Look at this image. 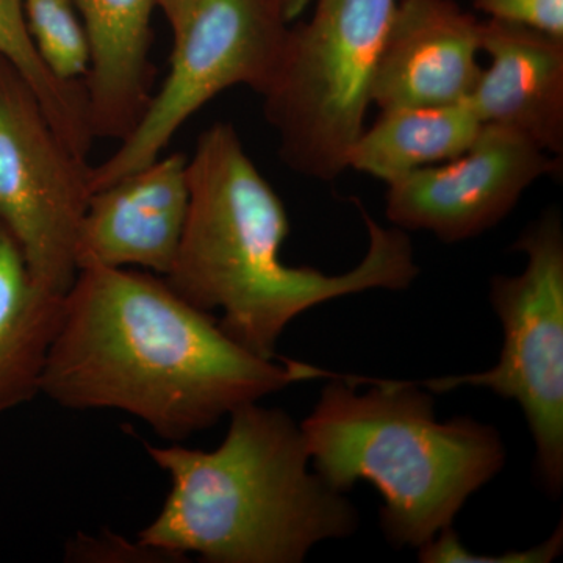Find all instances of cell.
Here are the masks:
<instances>
[{"mask_svg":"<svg viewBox=\"0 0 563 563\" xmlns=\"http://www.w3.org/2000/svg\"><path fill=\"white\" fill-rule=\"evenodd\" d=\"M332 374L252 354L165 279L91 266L66 292L41 393L66 409L122 410L180 442L244 404Z\"/></svg>","mask_w":563,"mask_h":563,"instance_id":"obj_1","label":"cell"},{"mask_svg":"<svg viewBox=\"0 0 563 563\" xmlns=\"http://www.w3.org/2000/svg\"><path fill=\"white\" fill-rule=\"evenodd\" d=\"M187 177V221L165 280L203 312L221 310L222 331L258 357L276 358L282 333L307 310L357 292L406 290L420 274L407 232L383 228L361 202L368 250L357 266L331 276L285 265L287 210L229 122L199 136Z\"/></svg>","mask_w":563,"mask_h":563,"instance_id":"obj_2","label":"cell"},{"mask_svg":"<svg viewBox=\"0 0 563 563\" xmlns=\"http://www.w3.org/2000/svg\"><path fill=\"white\" fill-rule=\"evenodd\" d=\"M229 418L214 451L146 443L172 490L140 543L209 563H299L317 544L355 532L354 504L310 470L290 415L250 402Z\"/></svg>","mask_w":563,"mask_h":563,"instance_id":"obj_3","label":"cell"},{"mask_svg":"<svg viewBox=\"0 0 563 563\" xmlns=\"http://www.w3.org/2000/svg\"><path fill=\"white\" fill-rule=\"evenodd\" d=\"M301 422L312 468L335 490L373 484L380 528L395 548H420L453 526L470 498L504 468L506 446L490 424L439 421L432 391L417 383L332 374Z\"/></svg>","mask_w":563,"mask_h":563,"instance_id":"obj_4","label":"cell"},{"mask_svg":"<svg viewBox=\"0 0 563 563\" xmlns=\"http://www.w3.org/2000/svg\"><path fill=\"white\" fill-rule=\"evenodd\" d=\"M290 27L263 111L291 172L320 181L350 169L365 131L374 74L398 0H313Z\"/></svg>","mask_w":563,"mask_h":563,"instance_id":"obj_5","label":"cell"},{"mask_svg":"<svg viewBox=\"0 0 563 563\" xmlns=\"http://www.w3.org/2000/svg\"><path fill=\"white\" fill-rule=\"evenodd\" d=\"M526 255L523 273L495 276L490 302L503 324L499 361L483 373L420 383L429 391L479 387L523 409L536 444V474L543 490L563 487V222L544 211L515 244Z\"/></svg>","mask_w":563,"mask_h":563,"instance_id":"obj_6","label":"cell"},{"mask_svg":"<svg viewBox=\"0 0 563 563\" xmlns=\"http://www.w3.org/2000/svg\"><path fill=\"white\" fill-rule=\"evenodd\" d=\"M290 24L273 0H199L174 40L172 69L120 147L91 166V192L162 157L192 114L232 87L263 95L279 68Z\"/></svg>","mask_w":563,"mask_h":563,"instance_id":"obj_7","label":"cell"},{"mask_svg":"<svg viewBox=\"0 0 563 563\" xmlns=\"http://www.w3.org/2000/svg\"><path fill=\"white\" fill-rule=\"evenodd\" d=\"M91 166L60 139L29 85L0 57V229L36 287L66 296L91 198Z\"/></svg>","mask_w":563,"mask_h":563,"instance_id":"obj_8","label":"cell"},{"mask_svg":"<svg viewBox=\"0 0 563 563\" xmlns=\"http://www.w3.org/2000/svg\"><path fill=\"white\" fill-rule=\"evenodd\" d=\"M561 169V157L521 133L484 124L472 147L459 157L388 184L385 213L402 231L462 243L498 225L536 181Z\"/></svg>","mask_w":563,"mask_h":563,"instance_id":"obj_9","label":"cell"},{"mask_svg":"<svg viewBox=\"0 0 563 563\" xmlns=\"http://www.w3.org/2000/svg\"><path fill=\"white\" fill-rule=\"evenodd\" d=\"M481 24L454 0H398L374 74L379 111L468 101L479 80Z\"/></svg>","mask_w":563,"mask_h":563,"instance_id":"obj_10","label":"cell"},{"mask_svg":"<svg viewBox=\"0 0 563 563\" xmlns=\"http://www.w3.org/2000/svg\"><path fill=\"white\" fill-rule=\"evenodd\" d=\"M188 158L158 157L92 192L77 242V268L172 272L188 211Z\"/></svg>","mask_w":563,"mask_h":563,"instance_id":"obj_11","label":"cell"},{"mask_svg":"<svg viewBox=\"0 0 563 563\" xmlns=\"http://www.w3.org/2000/svg\"><path fill=\"white\" fill-rule=\"evenodd\" d=\"M481 51L488 66L466 101L481 122L512 129L562 158V36L520 22L484 18Z\"/></svg>","mask_w":563,"mask_h":563,"instance_id":"obj_12","label":"cell"},{"mask_svg":"<svg viewBox=\"0 0 563 563\" xmlns=\"http://www.w3.org/2000/svg\"><path fill=\"white\" fill-rule=\"evenodd\" d=\"M90 43L84 79L95 139L122 140L152 96V14L158 0H76Z\"/></svg>","mask_w":563,"mask_h":563,"instance_id":"obj_13","label":"cell"},{"mask_svg":"<svg viewBox=\"0 0 563 563\" xmlns=\"http://www.w3.org/2000/svg\"><path fill=\"white\" fill-rule=\"evenodd\" d=\"M65 296L36 287L20 247L0 229V417L41 393Z\"/></svg>","mask_w":563,"mask_h":563,"instance_id":"obj_14","label":"cell"},{"mask_svg":"<svg viewBox=\"0 0 563 563\" xmlns=\"http://www.w3.org/2000/svg\"><path fill=\"white\" fill-rule=\"evenodd\" d=\"M483 128L468 102L380 111L352 146L350 168L388 185L459 157Z\"/></svg>","mask_w":563,"mask_h":563,"instance_id":"obj_15","label":"cell"},{"mask_svg":"<svg viewBox=\"0 0 563 563\" xmlns=\"http://www.w3.org/2000/svg\"><path fill=\"white\" fill-rule=\"evenodd\" d=\"M0 57L29 85L54 131L81 158L92 135L84 81L58 79L41 58L25 21L24 0H0Z\"/></svg>","mask_w":563,"mask_h":563,"instance_id":"obj_16","label":"cell"},{"mask_svg":"<svg viewBox=\"0 0 563 563\" xmlns=\"http://www.w3.org/2000/svg\"><path fill=\"white\" fill-rule=\"evenodd\" d=\"M25 21L47 68L60 80L84 81L90 43L76 0H24Z\"/></svg>","mask_w":563,"mask_h":563,"instance_id":"obj_17","label":"cell"},{"mask_svg":"<svg viewBox=\"0 0 563 563\" xmlns=\"http://www.w3.org/2000/svg\"><path fill=\"white\" fill-rule=\"evenodd\" d=\"M562 523L553 536L528 550L509 551L504 554H476L459 539L453 526L442 529L429 542L418 548L420 561L424 563H548L562 554Z\"/></svg>","mask_w":563,"mask_h":563,"instance_id":"obj_18","label":"cell"},{"mask_svg":"<svg viewBox=\"0 0 563 563\" xmlns=\"http://www.w3.org/2000/svg\"><path fill=\"white\" fill-rule=\"evenodd\" d=\"M488 20L520 22L563 38V0H470Z\"/></svg>","mask_w":563,"mask_h":563,"instance_id":"obj_19","label":"cell"},{"mask_svg":"<svg viewBox=\"0 0 563 563\" xmlns=\"http://www.w3.org/2000/svg\"><path fill=\"white\" fill-rule=\"evenodd\" d=\"M68 548L69 558L87 562H165L173 558L140 542H125L113 533H102L99 537L80 533Z\"/></svg>","mask_w":563,"mask_h":563,"instance_id":"obj_20","label":"cell"},{"mask_svg":"<svg viewBox=\"0 0 563 563\" xmlns=\"http://www.w3.org/2000/svg\"><path fill=\"white\" fill-rule=\"evenodd\" d=\"M198 2L199 0H158V9L168 21L174 40L184 31L185 24L190 20V14Z\"/></svg>","mask_w":563,"mask_h":563,"instance_id":"obj_21","label":"cell"},{"mask_svg":"<svg viewBox=\"0 0 563 563\" xmlns=\"http://www.w3.org/2000/svg\"><path fill=\"white\" fill-rule=\"evenodd\" d=\"M277 9L280 10L282 16L288 24L298 20L299 16L312 5L313 0H273Z\"/></svg>","mask_w":563,"mask_h":563,"instance_id":"obj_22","label":"cell"}]
</instances>
